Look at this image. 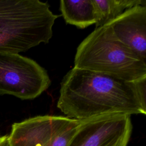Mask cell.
I'll return each instance as SVG.
<instances>
[{
    "label": "cell",
    "mask_w": 146,
    "mask_h": 146,
    "mask_svg": "<svg viewBox=\"0 0 146 146\" xmlns=\"http://www.w3.org/2000/svg\"><path fill=\"white\" fill-rule=\"evenodd\" d=\"M57 107L76 120L110 113L146 114V76L126 81L73 67L63 77Z\"/></svg>",
    "instance_id": "obj_1"
},
{
    "label": "cell",
    "mask_w": 146,
    "mask_h": 146,
    "mask_svg": "<svg viewBox=\"0 0 146 146\" xmlns=\"http://www.w3.org/2000/svg\"><path fill=\"white\" fill-rule=\"evenodd\" d=\"M59 15L39 0H0V51L25 52L47 43Z\"/></svg>",
    "instance_id": "obj_2"
},
{
    "label": "cell",
    "mask_w": 146,
    "mask_h": 146,
    "mask_svg": "<svg viewBox=\"0 0 146 146\" xmlns=\"http://www.w3.org/2000/svg\"><path fill=\"white\" fill-rule=\"evenodd\" d=\"M74 67L126 81L146 76V62L117 39L107 25L96 28L80 43Z\"/></svg>",
    "instance_id": "obj_3"
},
{
    "label": "cell",
    "mask_w": 146,
    "mask_h": 146,
    "mask_svg": "<svg viewBox=\"0 0 146 146\" xmlns=\"http://www.w3.org/2000/svg\"><path fill=\"white\" fill-rule=\"evenodd\" d=\"M50 84L46 70L34 60L18 53L0 51V95L31 100Z\"/></svg>",
    "instance_id": "obj_4"
},
{
    "label": "cell",
    "mask_w": 146,
    "mask_h": 146,
    "mask_svg": "<svg viewBox=\"0 0 146 146\" xmlns=\"http://www.w3.org/2000/svg\"><path fill=\"white\" fill-rule=\"evenodd\" d=\"M79 120L43 115L14 123L8 135L10 146H68Z\"/></svg>",
    "instance_id": "obj_5"
},
{
    "label": "cell",
    "mask_w": 146,
    "mask_h": 146,
    "mask_svg": "<svg viewBox=\"0 0 146 146\" xmlns=\"http://www.w3.org/2000/svg\"><path fill=\"white\" fill-rule=\"evenodd\" d=\"M132 131L131 116L110 113L79 120L68 146H127Z\"/></svg>",
    "instance_id": "obj_6"
},
{
    "label": "cell",
    "mask_w": 146,
    "mask_h": 146,
    "mask_svg": "<svg viewBox=\"0 0 146 146\" xmlns=\"http://www.w3.org/2000/svg\"><path fill=\"white\" fill-rule=\"evenodd\" d=\"M106 25L117 39L146 62V6L131 7Z\"/></svg>",
    "instance_id": "obj_7"
},
{
    "label": "cell",
    "mask_w": 146,
    "mask_h": 146,
    "mask_svg": "<svg viewBox=\"0 0 146 146\" xmlns=\"http://www.w3.org/2000/svg\"><path fill=\"white\" fill-rule=\"evenodd\" d=\"M60 10L67 23L80 29L96 25L98 21L92 0H62Z\"/></svg>",
    "instance_id": "obj_8"
},
{
    "label": "cell",
    "mask_w": 146,
    "mask_h": 146,
    "mask_svg": "<svg viewBox=\"0 0 146 146\" xmlns=\"http://www.w3.org/2000/svg\"><path fill=\"white\" fill-rule=\"evenodd\" d=\"M98 21L96 28L114 20L127 10L135 6H145V0H92Z\"/></svg>",
    "instance_id": "obj_9"
},
{
    "label": "cell",
    "mask_w": 146,
    "mask_h": 146,
    "mask_svg": "<svg viewBox=\"0 0 146 146\" xmlns=\"http://www.w3.org/2000/svg\"><path fill=\"white\" fill-rule=\"evenodd\" d=\"M0 146H10L8 135L0 136Z\"/></svg>",
    "instance_id": "obj_10"
}]
</instances>
